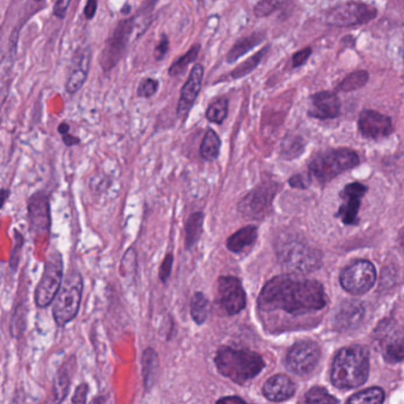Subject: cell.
<instances>
[{
	"label": "cell",
	"mask_w": 404,
	"mask_h": 404,
	"mask_svg": "<svg viewBox=\"0 0 404 404\" xmlns=\"http://www.w3.org/2000/svg\"><path fill=\"white\" fill-rule=\"evenodd\" d=\"M8 196H10V191L8 189H0V210L4 207L5 202L8 200Z\"/></svg>",
	"instance_id": "cell-47"
},
{
	"label": "cell",
	"mask_w": 404,
	"mask_h": 404,
	"mask_svg": "<svg viewBox=\"0 0 404 404\" xmlns=\"http://www.w3.org/2000/svg\"><path fill=\"white\" fill-rule=\"evenodd\" d=\"M258 305L263 311L280 310L290 315H304L323 309L327 297L322 284L289 273L265 284Z\"/></svg>",
	"instance_id": "cell-1"
},
{
	"label": "cell",
	"mask_w": 404,
	"mask_h": 404,
	"mask_svg": "<svg viewBox=\"0 0 404 404\" xmlns=\"http://www.w3.org/2000/svg\"><path fill=\"white\" fill-rule=\"evenodd\" d=\"M158 369V356L154 350L148 349L144 353V384L151 388L154 382L155 372Z\"/></svg>",
	"instance_id": "cell-33"
},
{
	"label": "cell",
	"mask_w": 404,
	"mask_h": 404,
	"mask_svg": "<svg viewBox=\"0 0 404 404\" xmlns=\"http://www.w3.org/2000/svg\"><path fill=\"white\" fill-rule=\"evenodd\" d=\"M258 236V229L255 226L248 225L235 232L227 240V248L233 253H240L247 247H251L255 243Z\"/></svg>",
	"instance_id": "cell-23"
},
{
	"label": "cell",
	"mask_w": 404,
	"mask_h": 404,
	"mask_svg": "<svg viewBox=\"0 0 404 404\" xmlns=\"http://www.w3.org/2000/svg\"><path fill=\"white\" fill-rule=\"evenodd\" d=\"M311 52H313L311 49L305 48L298 51L297 53H294L293 57H292V64H293L294 68L303 65L309 59Z\"/></svg>",
	"instance_id": "cell-41"
},
{
	"label": "cell",
	"mask_w": 404,
	"mask_h": 404,
	"mask_svg": "<svg viewBox=\"0 0 404 404\" xmlns=\"http://www.w3.org/2000/svg\"><path fill=\"white\" fill-rule=\"evenodd\" d=\"M264 39V33L260 32H254L250 36H247V37L241 38L240 41L235 43L234 46L228 52L227 62L234 63L235 61H238L241 56L246 55L247 52L253 50Z\"/></svg>",
	"instance_id": "cell-24"
},
{
	"label": "cell",
	"mask_w": 404,
	"mask_h": 404,
	"mask_svg": "<svg viewBox=\"0 0 404 404\" xmlns=\"http://www.w3.org/2000/svg\"><path fill=\"white\" fill-rule=\"evenodd\" d=\"M278 184L276 182H263L248 191L239 202V213L251 220L264 219L272 208V201L276 195Z\"/></svg>",
	"instance_id": "cell-9"
},
{
	"label": "cell",
	"mask_w": 404,
	"mask_h": 404,
	"mask_svg": "<svg viewBox=\"0 0 404 404\" xmlns=\"http://www.w3.org/2000/svg\"><path fill=\"white\" fill-rule=\"evenodd\" d=\"M228 114V99H222L214 101L213 103L210 104L208 109H207L206 116L207 120L217 125H221L222 122L226 120Z\"/></svg>",
	"instance_id": "cell-31"
},
{
	"label": "cell",
	"mask_w": 404,
	"mask_h": 404,
	"mask_svg": "<svg viewBox=\"0 0 404 404\" xmlns=\"http://www.w3.org/2000/svg\"><path fill=\"white\" fill-rule=\"evenodd\" d=\"M367 188L360 182H353L346 184L341 191V198L343 203L339 208L337 217L343 221V224L356 225L358 222V210L360 207V200L367 193Z\"/></svg>",
	"instance_id": "cell-15"
},
{
	"label": "cell",
	"mask_w": 404,
	"mask_h": 404,
	"mask_svg": "<svg viewBox=\"0 0 404 404\" xmlns=\"http://www.w3.org/2000/svg\"><path fill=\"white\" fill-rule=\"evenodd\" d=\"M65 398V396H63L61 393H57L55 390H52L51 395L49 396L48 400L45 402V404H61L62 400Z\"/></svg>",
	"instance_id": "cell-45"
},
{
	"label": "cell",
	"mask_w": 404,
	"mask_h": 404,
	"mask_svg": "<svg viewBox=\"0 0 404 404\" xmlns=\"http://www.w3.org/2000/svg\"><path fill=\"white\" fill-rule=\"evenodd\" d=\"M377 274L372 263L360 260L350 265L341 274V285L343 289L353 296H360L372 290L375 285Z\"/></svg>",
	"instance_id": "cell-10"
},
{
	"label": "cell",
	"mask_w": 404,
	"mask_h": 404,
	"mask_svg": "<svg viewBox=\"0 0 404 404\" xmlns=\"http://www.w3.org/2000/svg\"><path fill=\"white\" fill-rule=\"evenodd\" d=\"M376 15L377 10L375 8L353 1L331 8L327 13V23L329 25L349 27L370 22Z\"/></svg>",
	"instance_id": "cell-11"
},
{
	"label": "cell",
	"mask_w": 404,
	"mask_h": 404,
	"mask_svg": "<svg viewBox=\"0 0 404 404\" xmlns=\"http://www.w3.org/2000/svg\"><path fill=\"white\" fill-rule=\"evenodd\" d=\"M174 258L172 254H167L165 260L162 261L161 267H160V279L165 283L170 278L173 267Z\"/></svg>",
	"instance_id": "cell-38"
},
{
	"label": "cell",
	"mask_w": 404,
	"mask_h": 404,
	"mask_svg": "<svg viewBox=\"0 0 404 404\" xmlns=\"http://www.w3.org/2000/svg\"><path fill=\"white\" fill-rule=\"evenodd\" d=\"M158 82L153 78H146L144 81L141 82L137 89V95L140 97H146L149 99L151 96L154 95L155 92L158 91Z\"/></svg>",
	"instance_id": "cell-37"
},
{
	"label": "cell",
	"mask_w": 404,
	"mask_h": 404,
	"mask_svg": "<svg viewBox=\"0 0 404 404\" xmlns=\"http://www.w3.org/2000/svg\"><path fill=\"white\" fill-rule=\"evenodd\" d=\"M71 0H56L53 6V15L58 19L65 18L68 8L70 6Z\"/></svg>",
	"instance_id": "cell-40"
},
{
	"label": "cell",
	"mask_w": 404,
	"mask_h": 404,
	"mask_svg": "<svg viewBox=\"0 0 404 404\" xmlns=\"http://www.w3.org/2000/svg\"><path fill=\"white\" fill-rule=\"evenodd\" d=\"M168 49H170L168 38H167V36H162L161 41L158 43V46L155 48V58L158 59V61L163 58L165 53L168 52Z\"/></svg>",
	"instance_id": "cell-42"
},
{
	"label": "cell",
	"mask_w": 404,
	"mask_h": 404,
	"mask_svg": "<svg viewBox=\"0 0 404 404\" xmlns=\"http://www.w3.org/2000/svg\"><path fill=\"white\" fill-rule=\"evenodd\" d=\"M384 390L379 386L364 389L350 397L346 404H382L384 402Z\"/></svg>",
	"instance_id": "cell-28"
},
{
	"label": "cell",
	"mask_w": 404,
	"mask_h": 404,
	"mask_svg": "<svg viewBox=\"0 0 404 404\" xmlns=\"http://www.w3.org/2000/svg\"><path fill=\"white\" fill-rule=\"evenodd\" d=\"M64 265L62 255L58 252L49 254L45 261L44 270L41 280L34 291V303L39 309H45L51 305L62 286Z\"/></svg>",
	"instance_id": "cell-7"
},
{
	"label": "cell",
	"mask_w": 404,
	"mask_h": 404,
	"mask_svg": "<svg viewBox=\"0 0 404 404\" xmlns=\"http://www.w3.org/2000/svg\"><path fill=\"white\" fill-rule=\"evenodd\" d=\"M320 346L315 342L304 341L294 344L286 356V365L297 375H309L320 362Z\"/></svg>",
	"instance_id": "cell-13"
},
{
	"label": "cell",
	"mask_w": 404,
	"mask_h": 404,
	"mask_svg": "<svg viewBox=\"0 0 404 404\" xmlns=\"http://www.w3.org/2000/svg\"><path fill=\"white\" fill-rule=\"evenodd\" d=\"M36 1H42V0H36Z\"/></svg>",
	"instance_id": "cell-53"
},
{
	"label": "cell",
	"mask_w": 404,
	"mask_h": 404,
	"mask_svg": "<svg viewBox=\"0 0 404 404\" xmlns=\"http://www.w3.org/2000/svg\"><path fill=\"white\" fill-rule=\"evenodd\" d=\"M97 6H99V0H88L84 8L85 18L91 20L97 12Z\"/></svg>",
	"instance_id": "cell-43"
},
{
	"label": "cell",
	"mask_w": 404,
	"mask_h": 404,
	"mask_svg": "<svg viewBox=\"0 0 404 404\" xmlns=\"http://www.w3.org/2000/svg\"><path fill=\"white\" fill-rule=\"evenodd\" d=\"M277 257L284 267L298 276L315 272L323 264V255L320 251L299 240L280 241L277 247Z\"/></svg>",
	"instance_id": "cell-4"
},
{
	"label": "cell",
	"mask_w": 404,
	"mask_h": 404,
	"mask_svg": "<svg viewBox=\"0 0 404 404\" xmlns=\"http://www.w3.org/2000/svg\"><path fill=\"white\" fill-rule=\"evenodd\" d=\"M91 62V50L89 46L78 49L71 59L70 71L66 80L65 89L69 94H76L81 90L88 78Z\"/></svg>",
	"instance_id": "cell-18"
},
{
	"label": "cell",
	"mask_w": 404,
	"mask_h": 404,
	"mask_svg": "<svg viewBox=\"0 0 404 404\" xmlns=\"http://www.w3.org/2000/svg\"><path fill=\"white\" fill-rule=\"evenodd\" d=\"M30 229L34 236H44L50 229V206L46 195L36 193L27 202Z\"/></svg>",
	"instance_id": "cell-16"
},
{
	"label": "cell",
	"mask_w": 404,
	"mask_h": 404,
	"mask_svg": "<svg viewBox=\"0 0 404 404\" xmlns=\"http://www.w3.org/2000/svg\"><path fill=\"white\" fill-rule=\"evenodd\" d=\"M217 404H248V403H246L245 400H241L240 397L229 396V397H225V398H221V400H217Z\"/></svg>",
	"instance_id": "cell-44"
},
{
	"label": "cell",
	"mask_w": 404,
	"mask_h": 404,
	"mask_svg": "<svg viewBox=\"0 0 404 404\" xmlns=\"http://www.w3.org/2000/svg\"><path fill=\"white\" fill-rule=\"evenodd\" d=\"M304 141L301 137H286L282 144V155L285 158L299 156L304 151Z\"/></svg>",
	"instance_id": "cell-35"
},
{
	"label": "cell",
	"mask_w": 404,
	"mask_h": 404,
	"mask_svg": "<svg viewBox=\"0 0 404 404\" xmlns=\"http://www.w3.org/2000/svg\"><path fill=\"white\" fill-rule=\"evenodd\" d=\"M89 388L85 383H82L77 386V389L75 390L74 396L71 398L70 403L69 404H85L87 402V396H88Z\"/></svg>",
	"instance_id": "cell-39"
},
{
	"label": "cell",
	"mask_w": 404,
	"mask_h": 404,
	"mask_svg": "<svg viewBox=\"0 0 404 404\" xmlns=\"http://www.w3.org/2000/svg\"><path fill=\"white\" fill-rule=\"evenodd\" d=\"M305 404H339V400L322 386H313L306 393Z\"/></svg>",
	"instance_id": "cell-34"
},
{
	"label": "cell",
	"mask_w": 404,
	"mask_h": 404,
	"mask_svg": "<svg viewBox=\"0 0 404 404\" xmlns=\"http://www.w3.org/2000/svg\"><path fill=\"white\" fill-rule=\"evenodd\" d=\"M82 293L83 279L81 274L76 271L68 273L52 303V316L58 327H65L76 318L81 306Z\"/></svg>",
	"instance_id": "cell-6"
},
{
	"label": "cell",
	"mask_w": 404,
	"mask_h": 404,
	"mask_svg": "<svg viewBox=\"0 0 404 404\" xmlns=\"http://www.w3.org/2000/svg\"><path fill=\"white\" fill-rule=\"evenodd\" d=\"M360 163V158L356 151L341 148L329 149L317 155L310 163V173L320 184H327L334 180L339 174L353 170Z\"/></svg>",
	"instance_id": "cell-5"
},
{
	"label": "cell",
	"mask_w": 404,
	"mask_h": 404,
	"mask_svg": "<svg viewBox=\"0 0 404 404\" xmlns=\"http://www.w3.org/2000/svg\"><path fill=\"white\" fill-rule=\"evenodd\" d=\"M135 19H125L118 23L111 37L107 41L106 48L102 52L101 57V64L104 70L108 71L113 69L120 59L125 55L128 44L129 38L132 36L134 30Z\"/></svg>",
	"instance_id": "cell-12"
},
{
	"label": "cell",
	"mask_w": 404,
	"mask_h": 404,
	"mask_svg": "<svg viewBox=\"0 0 404 404\" xmlns=\"http://www.w3.org/2000/svg\"><path fill=\"white\" fill-rule=\"evenodd\" d=\"M358 129L360 134L367 139H382L393 132V122L389 116L375 111H364L358 118Z\"/></svg>",
	"instance_id": "cell-17"
},
{
	"label": "cell",
	"mask_w": 404,
	"mask_h": 404,
	"mask_svg": "<svg viewBox=\"0 0 404 404\" xmlns=\"http://www.w3.org/2000/svg\"><path fill=\"white\" fill-rule=\"evenodd\" d=\"M367 80H369V74L367 71H355L343 80L339 89L341 91H353V90H357V89L362 88L367 84Z\"/></svg>",
	"instance_id": "cell-32"
},
{
	"label": "cell",
	"mask_w": 404,
	"mask_h": 404,
	"mask_svg": "<svg viewBox=\"0 0 404 404\" xmlns=\"http://www.w3.org/2000/svg\"><path fill=\"white\" fill-rule=\"evenodd\" d=\"M263 393L267 400L280 402L293 396L296 386L287 376L276 375L265 382Z\"/></svg>",
	"instance_id": "cell-22"
},
{
	"label": "cell",
	"mask_w": 404,
	"mask_h": 404,
	"mask_svg": "<svg viewBox=\"0 0 404 404\" xmlns=\"http://www.w3.org/2000/svg\"><path fill=\"white\" fill-rule=\"evenodd\" d=\"M70 132V127H69V125H68V123H65V122H63V123H61V125H59L58 127V132L59 134H61V135H65V134H68V132Z\"/></svg>",
	"instance_id": "cell-49"
},
{
	"label": "cell",
	"mask_w": 404,
	"mask_h": 404,
	"mask_svg": "<svg viewBox=\"0 0 404 404\" xmlns=\"http://www.w3.org/2000/svg\"><path fill=\"white\" fill-rule=\"evenodd\" d=\"M364 306L360 301H344L334 317V325L341 331L350 330L358 327L363 320Z\"/></svg>",
	"instance_id": "cell-21"
},
{
	"label": "cell",
	"mask_w": 404,
	"mask_h": 404,
	"mask_svg": "<svg viewBox=\"0 0 404 404\" xmlns=\"http://www.w3.org/2000/svg\"><path fill=\"white\" fill-rule=\"evenodd\" d=\"M369 376V353L362 346L339 350L331 369V381L339 389H353L367 382Z\"/></svg>",
	"instance_id": "cell-2"
},
{
	"label": "cell",
	"mask_w": 404,
	"mask_h": 404,
	"mask_svg": "<svg viewBox=\"0 0 404 404\" xmlns=\"http://www.w3.org/2000/svg\"><path fill=\"white\" fill-rule=\"evenodd\" d=\"M402 241H403V244H404V235H403V238H402Z\"/></svg>",
	"instance_id": "cell-52"
},
{
	"label": "cell",
	"mask_w": 404,
	"mask_h": 404,
	"mask_svg": "<svg viewBox=\"0 0 404 404\" xmlns=\"http://www.w3.org/2000/svg\"><path fill=\"white\" fill-rule=\"evenodd\" d=\"M215 364L221 375L238 384L254 379L264 367V360L248 350L221 348L215 356Z\"/></svg>",
	"instance_id": "cell-3"
},
{
	"label": "cell",
	"mask_w": 404,
	"mask_h": 404,
	"mask_svg": "<svg viewBox=\"0 0 404 404\" xmlns=\"http://www.w3.org/2000/svg\"><path fill=\"white\" fill-rule=\"evenodd\" d=\"M267 51L268 46H265V48L261 49L260 51L257 52V53L252 56L251 58L241 63L238 68H235L234 70L232 71L231 77L236 80V78L245 77L246 75L252 72V71L260 64L261 61L264 59L265 55H266V52Z\"/></svg>",
	"instance_id": "cell-29"
},
{
	"label": "cell",
	"mask_w": 404,
	"mask_h": 404,
	"mask_svg": "<svg viewBox=\"0 0 404 404\" xmlns=\"http://www.w3.org/2000/svg\"><path fill=\"white\" fill-rule=\"evenodd\" d=\"M375 341L388 363L404 360V327L393 320H383L376 327Z\"/></svg>",
	"instance_id": "cell-8"
},
{
	"label": "cell",
	"mask_w": 404,
	"mask_h": 404,
	"mask_svg": "<svg viewBox=\"0 0 404 404\" xmlns=\"http://www.w3.org/2000/svg\"><path fill=\"white\" fill-rule=\"evenodd\" d=\"M282 3L283 0H261L254 8V15L258 18H264V17L272 15L273 12L279 8Z\"/></svg>",
	"instance_id": "cell-36"
},
{
	"label": "cell",
	"mask_w": 404,
	"mask_h": 404,
	"mask_svg": "<svg viewBox=\"0 0 404 404\" xmlns=\"http://www.w3.org/2000/svg\"><path fill=\"white\" fill-rule=\"evenodd\" d=\"M220 146V139L217 137V132L210 129V130H207L206 135L202 140L200 154L206 161H213L219 156Z\"/></svg>",
	"instance_id": "cell-27"
},
{
	"label": "cell",
	"mask_w": 404,
	"mask_h": 404,
	"mask_svg": "<svg viewBox=\"0 0 404 404\" xmlns=\"http://www.w3.org/2000/svg\"><path fill=\"white\" fill-rule=\"evenodd\" d=\"M63 141H64V144L68 146V147H71V146H74V144H77L80 142L78 139L76 137H71L70 134L68 132L65 135H63Z\"/></svg>",
	"instance_id": "cell-46"
},
{
	"label": "cell",
	"mask_w": 404,
	"mask_h": 404,
	"mask_svg": "<svg viewBox=\"0 0 404 404\" xmlns=\"http://www.w3.org/2000/svg\"><path fill=\"white\" fill-rule=\"evenodd\" d=\"M202 80H203V66L196 64L191 71L186 84L181 90L180 101L177 106L179 118H184L188 114V111H191V106L194 104L195 99L201 90Z\"/></svg>",
	"instance_id": "cell-19"
},
{
	"label": "cell",
	"mask_w": 404,
	"mask_h": 404,
	"mask_svg": "<svg viewBox=\"0 0 404 404\" xmlns=\"http://www.w3.org/2000/svg\"><path fill=\"white\" fill-rule=\"evenodd\" d=\"M200 49H201L200 48V45L195 44L194 46H191L182 57L177 59V62H174L170 68V76H180L182 72H184L188 65H189L191 63L194 62L195 59L198 58Z\"/></svg>",
	"instance_id": "cell-30"
},
{
	"label": "cell",
	"mask_w": 404,
	"mask_h": 404,
	"mask_svg": "<svg viewBox=\"0 0 404 404\" xmlns=\"http://www.w3.org/2000/svg\"><path fill=\"white\" fill-rule=\"evenodd\" d=\"M210 301L205 294L196 292L191 298V313L196 324H203L210 316Z\"/></svg>",
	"instance_id": "cell-26"
},
{
	"label": "cell",
	"mask_w": 404,
	"mask_h": 404,
	"mask_svg": "<svg viewBox=\"0 0 404 404\" xmlns=\"http://www.w3.org/2000/svg\"><path fill=\"white\" fill-rule=\"evenodd\" d=\"M25 403V397L23 393H19V395H15V398L12 400L11 404H24Z\"/></svg>",
	"instance_id": "cell-50"
},
{
	"label": "cell",
	"mask_w": 404,
	"mask_h": 404,
	"mask_svg": "<svg viewBox=\"0 0 404 404\" xmlns=\"http://www.w3.org/2000/svg\"><path fill=\"white\" fill-rule=\"evenodd\" d=\"M217 301L229 316H234L245 309L246 294L238 278L225 276L217 279Z\"/></svg>",
	"instance_id": "cell-14"
},
{
	"label": "cell",
	"mask_w": 404,
	"mask_h": 404,
	"mask_svg": "<svg viewBox=\"0 0 404 404\" xmlns=\"http://www.w3.org/2000/svg\"><path fill=\"white\" fill-rule=\"evenodd\" d=\"M203 219H205V215L201 212L191 214V217H188L186 226H184V243H186L187 250H191V247L194 246L200 239L202 228H203Z\"/></svg>",
	"instance_id": "cell-25"
},
{
	"label": "cell",
	"mask_w": 404,
	"mask_h": 404,
	"mask_svg": "<svg viewBox=\"0 0 404 404\" xmlns=\"http://www.w3.org/2000/svg\"><path fill=\"white\" fill-rule=\"evenodd\" d=\"M303 180H301V177L297 175V177H293L290 180V184L294 188H305V184H303Z\"/></svg>",
	"instance_id": "cell-48"
},
{
	"label": "cell",
	"mask_w": 404,
	"mask_h": 404,
	"mask_svg": "<svg viewBox=\"0 0 404 404\" xmlns=\"http://www.w3.org/2000/svg\"><path fill=\"white\" fill-rule=\"evenodd\" d=\"M154 4H156V0H147V5H144V10H149L151 6H153Z\"/></svg>",
	"instance_id": "cell-51"
},
{
	"label": "cell",
	"mask_w": 404,
	"mask_h": 404,
	"mask_svg": "<svg viewBox=\"0 0 404 404\" xmlns=\"http://www.w3.org/2000/svg\"><path fill=\"white\" fill-rule=\"evenodd\" d=\"M341 113V102L336 94L330 91L318 92L311 99L309 115L313 118L329 120L336 118Z\"/></svg>",
	"instance_id": "cell-20"
}]
</instances>
